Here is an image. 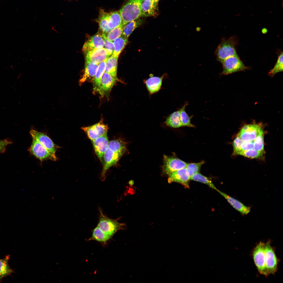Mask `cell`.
Returning <instances> with one entry per match:
<instances>
[{
	"mask_svg": "<svg viewBox=\"0 0 283 283\" xmlns=\"http://www.w3.org/2000/svg\"><path fill=\"white\" fill-rule=\"evenodd\" d=\"M264 133L262 124L253 123L244 126L233 142V149L241 152L256 151L259 143L264 140Z\"/></svg>",
	"mask_w": 283,
	"mask_h": 283,
	"instance_id": "obj_1",
	"label": "cell"
},
{
	"mask_svg": "<svg viewBox=\"0 0 283 283\" xmlns=\"http://www.w3.org/2000/svg\"><path fill=\"white\" fill-rule=\"evenodd\" d=\"M126 149V143L122 140L115 139L109 142L108 148L104 157L103 170L101 174L102 181L105 180L107 170L117 163Z\"/></svg>",
	"mask_w": 283,
	"mask_h": 283,
	"instance_id": "obj_2",
	"label": "cell"
},
{
	"mask_svg": "<svg viewBox=\"0 0 283 283\" xmlns=\"http://www.w3.org/2000/svg\"><path fill=\"white\" fill-rule=\"evenodd\" d=\"M143 0H127L119 11L124 26L142 17L141 4Z\"/></svg>",
	"mask_w": 283,
	"mask_h": 283,
	"instance_id": "obj_3",
	"label": "cell"
},
{
	"mask_svg": "<svg viewBox=\"0 0 283 283\" xmlns=\"http://www.w3.org/2000/svg\"><path fill=\"white\" fill-rule=\"evenodd\" d=\"M238 42L237 38L235 36L227 39L222 38L215 52L216 60L222 63L227 58L237 55L236 46Z\"/></svg>",
	"mask_w": 283,
	"mask_h": 283,
	"instance_id": "obj_4",
	"label": "cell"
},
{
	"mask_svg": "<svg viewBox=\"0 0 283 283\" xmlns=\"http://www.w3.org/2000/svg\"><path fill=\"white\" fill-rule=\"evenodd\" d=\"M100 216L97 226L104 232L112 237L118 231L126 229V226L123 223H120L117 219H113L104 215L101 208H99Z\"/></svg>",
	"mask_w": 283,
	"mask_h": 283,
	"instance_id": "obj_5",
	"label": "cell"
},
{
	"mask_svg": "<svg viewBox=\"0 0 283 283\" xmlns=\"http://www.w3.org/2000/svg\"><path fill=\"white\" fill-rule=\"evenodd\" d=\"M223 70L220 75H227L237 72L244 71L250 69L241 60L238 55L230 57L222 63Z\"/></svg>",
	"mask_w": 283,
	"mask_h": 283,
	"instance_id": "obj_6",
	"label": "cell"
},
{
	"mask_svg": "<svg viewBox=\"0 0 283 283\" xmlns=\"http://www.w3.org/2000/svg\"><path fill=\"white\" fill-rule=\"evenodd\" d=\"M264 244L260 242L254 248L253 256L254 263L259 273L267 276L269 274L266 265Z\"/></svg>",
	"mask_w": 283,
	"mask_h": 283,
	"instance_id": "obj_7",
	"label": "cell"
},
{
	"mask_svg": "<svg viewBox=\"0 0 283 283\" xmlns=\"http://www.w3.org/2000/svg\"><path fill=\"white\" fill-rule=\"evenodd\" d=\"M29 151L31 154L41 161L47 160L55 161L57 160L56 156L52 155L44 146L34 138H32L31 144Z\"/></svg>",
	"mask_w": 283,
	"mask_h": 283,
	"instance_id": "obj_8",
	"label": "cell"
},
{
	"mask_svg": "<svg viewBox=\"0 0 283 283\" xmlns=\"http://www.w3.org/2000/svg\"><path fill=\"white\" fill-rule=\"evenodd\" d=\"M187 164L177 157L164 155L163 172L169 175L175 171L186 168Z\"/></svg>",
	"mask_w": 283,
	"mask_h": 283,
	"instance_id": "obj_9",
	"label": "cell"
},
{
	"mask_svg": "<svg viewBox=\"0 0 283 283\" xmlns=\"http://www.w3.org/2000/svg\"><path fill=\"white\" fill-rule=\"evenodd\" d=\"M264 248L266 266L269 274L274 275L277 270V258L269 242L265 243Z\"/></svg>",
	"mask_w": 283,
	"mask_h": 283,
	"instance_id": "obj_10",
	"label": "cell"
},
{
	"mask_svg": "<svg viewBox=\"0 0 283 283\" xmlns=\"http://www.w3.org/2000/svg\"><path fill=\"white\" fill-rule=\"evenodd\" d=\"M82 129L86 133L89 139L92 141L107 134L108 128L107 125L100 121L92 125L83 127Z\"/></svg>",
	"mask_w": 283,
	"mask_h": 283,
	"instance_id": "obj_11",
	"label": "cell"
},
{
	"mask_svg": "<svg viewBox=\"0 0 283 283\" xmlns=\"http://www.w3.org/2000/svg\"><path fill=\"white\" fill-rule=\"evenodd\" d=\"M30 133L32 138L36 139L52 155L56 156V147L48 136L43 133L32 129H31Z\"/></svg>",
	"mask_w": 283,
	"mask_h": 283,
	"instance_id": "obj_12",
	"label": "cell"
},
{
	"mask_svg": "<svg viewBox=\"0 0 283 283\" xmlns=\"http://www.w3.org/2000/svg\"><path fill=\"white\" fill-rule=\"evenodd\" d=\"M85 61L99 64L110 56L104 48L94 49L85 53Z\"/></svg>",
	"mask_w": 283,
	"mask_h": 283,
	"instance_id": "obj_13",
	"label": "cell"
},
{
	"mask_svg": "<svg viewBox=\"0 0 283 283\" xmlns=\"http://www.w3.org/2000/svg\"><path fill=\"white\" fill-rule=\"evenodd\" d=\"M107 134L98 137L92 141L95 151L101 161L103 162L104 154L108 146Z\"/></svg>",
	"mask_w": 283,
	"mask_h": 283,
	"instance_id": "obj_14",
	"label": "cell"
},
{
	"mask_svg": "<svg viewBox=\"0 0 283 283\" xmlns=\"http://www.w3.org/2000/svg\"><path fill=\"white\" fill-rule=\"evenodd\" d=\"M190 180V177L186 167L171 173L168 175V179L169 183H179L186 188L189 187L188 183Z\"/></svg>",
	"mask_w": 283,
	"mask_h": 283,
	"instance_id": "obj_15",
	"label": "cell"
},
{
	"mask_svg": "<svg viewBox=\"0 0 283 283\" xmlns=\"http://www.w3.org/2000/svg\"><path fill=\"white\" fill-rule=\"evenodd\" d=\"M118 80L105 72L101 78L98 92L102 97L108 94Z\"/></svg>",
	"mask_w": 283,
	"mask_h": 283,
	"instance_id": "obj_16",
	"label": "cell"
},
{
	"mask_svg": "<svg viewBox=\"0 0 283 283\" xmlns=\"http://www.w3.org/2000/svg\"><path fill=\"white\" fill-rule=\"evenodd\" d=\"M105 42L102 35L99 33L90 37L85 43L82 51L84 53L95 49L104 48Z\"/></svg>",
	"mask_w": 283,
	"mask_h": 283,
	"instance_id": "obj_17",
	"label": "cell"
},
{
	"mask_svg": "<svg viewBox=\"0 0 283 283\" xmlns=\"http://www.w3.org/2000/svg\"><path fill=\"white\" fill-rule=\"evenodd\" d=\"M217 191L226 199L233 208L239 212L242 215H247L251 211V207L250 206L245 205L237 199L218 189Z\"/></svg>",
	"mask_w": 283,
	"mask_h": 283,
	"instance_id": "obj_18",
	"label": "cell"
},
{
	"mask_svg": "<svg viewBox=\"0 0 283 283\" xmlns=\"http://www.w3.org/2000/svg\"><path fill=\"white\" fill-rule=\"evenodd\" d=\"M98 65L85 61L84 73L79 80L80 84H82L86 81H92L95 75Z\"/></svg>",
	"mask_w": 283,
	"mask_h": 283,
	"instance_id": "obj_19",
	"label": "cell"
},
{
	"mask_svg": "<svg viewBox=\"0 0 283 283\" xmlns=\"http://www.w3.org/2000/svg\"><path fill=\"white\" fill-rule=\"evenodd\" d=\"M164 77H151L144 81L150 94L158 92L161 89Z\"/></svg>",
	"mask_w": 283,
	"mask_h": 283,
	"instance_id": "obj_20",
	"label": "cell"
},
{
	"mask_svg": "<svg viewBox=\"0 0 283 283\" xmlns=\"http://www.w3.org/2000/svg\"><path fill=\"white\" fill-rule=\"evenodd\" d=\"M141 8L142 17L155 16L157 13L158 4L150 0H143Z\"/></svg>",
	"mask_w": 283,
	"mask_h": 283,
	"instance_id": "obj_21",
	"label": "cell"
},
{
	"mask_svg": "<svg viewBox=\"0 0 283 283\" xmlns=\"http://www.w3.org/2000/svg\"><path fill=\"white\" fill-rule=\"evenodd\" d=\"M96 21L99 23V29L102 33L106 34L111 30L108 27L109 12H106L103 9H100L99 17Z\"/></svg>",
	"mask_w": 283,
	"mask_h": 283,
	"instance_id": "obj_22",
	"label": "cell"
},
{
	"mask_svg": "<svg viewBox=\"0 0 283 283\" xmlns=\"http://www.w3.org/2000/svg\"><path fill=\"white\" fill-rule=\"evenodd\" d=\"M107 59L99 64L95 77L92 80L93 91L94 93L98 92L101 78L105 72Z\"/></svg>",
	"mask_w": 283,
	"mask_h": 283,
	"instance_id": "obj_23",
	"label": "cell"
},
{
	"mask_svg": "<svg viewBox=\"0 0 283 283\" xmlns=\"http://www.w3.org/2000/svg\"><path fill=\"white\" fill-rule=\"evenodd\" d=\"M114 51L112 56L118 58L128 42V38L122 35L113 41Z\"/></svg>",
	"mask_w": 283,
	"mask_h": 283,
	"instance_id": "obj_24",
	"label": "cell"
},
{
	"mask_svg": "<svg viewBox=\"0 0 283 283\" xmlns=\"http://www.w3.org/2000/svg\"><path fill=\"white\" fill-rule=\"evenodd\" d=\"M165 123L167 126L173 128H177L182 127L180 110L169 115L166 119Z\"/></svg>",
	"mask_w": 283,
	"mask_h": 283,
	"instance_id": "obj_25",
	"label": "cell"
},
{
	"mask_svg": "<svg viewBox=\"0 0 283 283\" xmlns=\"http://www.w3.org/2000/svg\"><path fill=\"white\" fill-rule=\"evenodd\" d=\"M118 58L111 56L107 59L105 72L110 74L115 78L118 80L117 77Z\"/></svg>",
	"mask_w": 283,
	"mask_h": 283,
	"instance_id": "obj_26",
	"label": "cell"
},
{
	"mask_svg": "<svg viewBox=\"0 0 283 283\" xmlns=\"http://www.w3.org/2000/svg\"><path fill=\"white\" fill-rule=\"evenodd\" d=\"M112 237L104 232L97 226L92 230V235L88 241L95 240L105 244Z\"/></svg>",
	"mask_w": 283,
	"mask_h": 283,
	"instance_id": "obj_27",
	"label": "cell"
},
{
	"mask_svg": "<svg viewBox=\"0 0 283 283\" xmlns=\"http://www.w3.org/2000/svg\"><path fill=\"white\" fill-rule=\"evenodd\" d=\"M10 257L9 255H8L4 258L0 259V281L3 278L14 272L8 264V260Z\"/></svg>",
	"mask_w": 283,
	"mask_h": 283,
	"instance_id": "obj_28",
	"label": "cell"
},
{
	"mask_svg": "<svg viewBox=\"0 0 283 283\" xmlns=\"http://www.w3.org/2000/svg\"><path fill=\"white\" fill-rule=\"evenodd\" d=\"M142 21L139 19L132 21L123 26L122 35L128 38L132 32L140 25Z\"/></svg>",
	"mask_w": 283,
	"mask_h": 283,
	"instance_id": "obj_29",
	"label": "cell"
},
{
	"mask_svg": "<svg viewBox=\"0 0 283 283\" xmlns=\"http://www.w3.org/2000/svg\"><path fill=\"white\" fill-rule=\"evenodd\" d=\"M122 20L119 11L109 12L108 27L111 30L114 28L122 24Z\"/></svg>",
	"mask_w": 283,
	"mask_h": 283,
	"instance_id": "obj_30",
	"label": "cell"
},
{
	"mask_svg": "<svg viewBox=\"0 0 283 283\" xmlns=\"http://www.w3.org/2000/svg\"><path fill=\"white\" fill-rule=\"evenodd\" d=\"M188 105V103L186 102L182 107L179 109L182 126L194 127V126L192 124L191 122V120L193 117V116H189L185 111L186 107Z\"/></svg>",
	"mask_w": 283,
	"mask_h": 283,
	"instance_id": "obj_31",
	"label": "cell"
},
{
	"mask_svg": "<svg viewBox=\"0 0 283 283\" xmlns=\"http://www.w3.org/2000/svg\"><path fill=\"white\" fill-rule=\"evenodd\" d=\"M190 180L205 184L213 189L216 191L217 190L209 178L199 172L197 173L192 176L190 177Z\"/></svg>",
	"mask_w": 283,
	"mask_h": 283,
	"instance_id": "obj_32",
	"label": "cell"
},
{
	"mask_svg": "<svg viewBox=\"0 0 283 283\" xmlns=\"http://www.w3.org/2000/svg\"><path fill=\"white\" fill-rule=\"evenodd\" d=\"M123 26L122 24L111 30L106 34L107 38L110 41L113 42L121 36L123 33Z\"/></svg>",
	"mask_w": 283,
	"mask_h": 283,
	"instance_id": "obj_33",
	"label": "cell"
},
{
	"mask_svg": "<svg viewBox=\"0 0 283 283\" xmlns=\"http://www.w3.org/2000/svg\"><path fill=\"white\" fill-rule=\"evenodd\" d=\"M283 55L282 52L280 53L274 66L268 73L270 77H273L276 73L283 71Z\"/></svg>",
	"mask_w": 283,
	"mask_h": 283,
	"instance_id": "obj_34",
	"label": "cell"
},
{
	"mask_svg": "<svg viewBox=\"0 0 283 283\" xmlns=\"http://www.w3.org/2000/svg\"><path fill=\"white\" fill-rule=\"evenodd\" d=\"M204 163V161H203L197 163H188L186 168L190 177L195 174L199 172L202 166Z\"/></svg>",
	"mask_w": 283,
	"mask_h": 283,
	"instance_id": "obj_35",
	"label": "cell"
},
{
	"mask_svg": "<svg viewBox=\"0 0 283 283\" xmlns=\"http://www.w3.org/2000/svg\"><path fill=\"white\" fill-rule=\"evenodd\" d=\"M101 35L105 42V45L104 48L107 50L109 54L111 55L112 54L114 51V47L113 42L110 41L107 38L106 34L102 33Z\"/></svg>",
	"mask_w": 283,
	"mask_h": 283,
	"instance_id": "obj_36",
	"label": "cell"
},
{
	"mask_svg": "<svg viewBox=\"0 0 283 283\" xmlns=\"http://www.w3.org/2000/svg\"><path fill=\"white\" fill-rule=\"evenodd\" d=\"M11 143L12 142L7 139L0 140V153H4L7 146Z\"/></svg>",
	"mask_w": 283,
	"mask_h": 283,
	"instance_id": "obj_37",
	"label": "cell"
},
{
	"mask_svg": "<svg viewBox=\"0 0 283 283\" xmlns=\"http://www.w3.org/2000/svg\"><path fill=\"white\" fill-rule=\"evenodd\" d=\"M150 0V1L153 2L155 3H156V4H158V2H159V0Z\"/></svg>",
	"mask_w": 283,
	"mask_h": 283,
	"instance_id": "obj_38",
	"label": "cell"
}]
</instances>
